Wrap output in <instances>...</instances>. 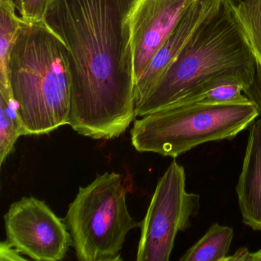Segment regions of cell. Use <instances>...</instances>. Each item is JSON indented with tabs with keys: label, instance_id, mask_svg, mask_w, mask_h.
<instances>
[{
	"label": "cell",
	"instance_id": "obj_1",
	"mask_svg": "<svg viewBox=\"0 0 261 261\" xmlns=\"http://www.w3.org/2000/svg\"><path fill=\"white\" fill-rule=\"evenodd\" d=\"M136 0H54L45 23L68 48L69 126L94 140L120 137L134 121L130 14Z\"/></svg>",
	"mask_w": 261,
	"mask_h": 261
},
{
	"label": "cell",
	"instance_id": "obj_2",
	"mask_svg": "<svg viewBox=\"0 0 261 261\" xmlns=\"http://www.w3.org/2000/svg\"><path fill=\"white\" fill-rule=\"evenodd\" d=\"M251 47L227 0H218L146 98L136 107L143 117L192 101L226 82H238L244 94L254 79Z\"/></svg>",
	"mask_w": 261,
	"mask_h": 261
},
{
	"label": "cell",
	"instance_id": "obj_3",
	"mask_svg": "<svg viewBox=\"0 0 261 261\" xmlns=\"http://www.w3.org/2000/svg\"><path fill=\"white\" fill-rule=\"evenodd\" d=\"M9 70L23 136L48 134L69 125L72 77L68 48L45 21L22 20Z\"/></svg>",
	"mask_w": 261,
	"mask_h": 261
},
{
	"label": "cell",
	"instance_id": "obj_4",
	"mask_svg": "<svg viewBox=\"0 0 261 261\" xmlns=\"http://www.w3.org/2000/svg\"><path fill=\"white\" fill-rule=\"evenodd\" d=\"M259 116L250 100L182 102L135 120L131 142L138 152L176 158L208 142L232 140L250 127Z\"/></svg>",
	"mask_w": 261,
	"mask_h": 261
},
{
	"label": "cell",
	"instance_id": "obj_5",
	"mask_svg": "<svg viewBox=\"0 0 261 261\" xmlns=\"http://www.w3.org/2000/svg\"><path fill=\"white\" fill-rule=\"evenodd\" d=\"M127 191L123 176L115 172L79 188L64 220L79 260H121L126 235L140 225L128 211Z\"/></svg>",
	"mask_w": 261,
	"mask_h": 261
},
{
	"label": "cell",
	"instance_id": "obj_6",
	"mask_svg": "<svg viewBox=\"0 0 261 261\" xmlns=\"http://www.w3.org/2000/svg\"><path fill=\"white\" fill-rule=\"evenodd\" d=\"M186 181L184 167L174 160L159 179L140 223L137 261H169L177 233L198 215L200 196L187 192Z\"/></svg>",
	"mask_w": 261,
	"mask_h": 261
},
{
	"label": "cell",
	"instance_id": "obj_7",
	"mask_svg": "<svg viewBox=\"0 0 261 261\" xmlns=\"http://www.w3.org/2000/svg\"><path fill=\"white\" fill-rule=\"evenodd\" d=\"M4 221L7 241L34 260H62L72 245L65 222L35 197L13 203Z\"/></svg>",
	"mask_w": 261,
	"mask_h": 261
},
{
	"label": "cell",
	"instance_id": "obj_8",
	"mask_svg": "<svg viewBox=\"0 0 261 261\" xmlns=\"http://www.w3.org/2000/svg\"><path fill=\"white\" fill-rule=\"evenodd\" d=\"M193 0H136L130 14L135 84Z\"/></svg>",
	"mask_w": 261,
	"mask_h": 261
},
{
	"label": "cell",
	"instance_id": "obj_9",
	"mask_svg": "<svg viewBox=\"0 0 261 261\" xmlns=\"http://www.w3.org/2000/svg\"><path fill=\"white\" fill-rule=\"evenodd\" d=\"M218 0H193L183 12L176 27L154 56L146 71L135 84L136 107L158 83L197 27L215 7Z\"/></svg>",
	"mask_w": 261,
	"mask_h": 261
},
{
	"label": "cell",
	"instance_id": "obj_10",
	"mask_svg": "<svg viewBox=\"0 0 261 261\" xmlns=\"http://www.w3.org/2000/svg\"><path fill=\"white\" fill-rule=\"evenodd\" d=\"M236 192L243 222L253 230H261V118L249 127Z\"/></svg>",
	"mask_w": 261,
	"mask_h": 261
},
{
	"label": "cell",
	"instance_id": "obj_11",
	"mask_svg": "<svg viewBox=\"0 0 261 261\" xmlns=\"http://www.w3.org/2000/svg\"><path fill=\"white\" fill-rule=\"evenodd\" d=\"M230 5L251 47L256 65L253 84L244 94L261 117V0H241Z\"/></svg>",
	"mask_w": 261,
	"mask_h": 261
},
{
	"label": "cell",
	"instance_id": "obj_12",
	"mask_svg": "<svg viewBox=\"0 0 261 261\" xmlns=\"http://www.w3.org/2000/svg\"><path fill=\"white\" fill-rule=\"evenodd\" d=\"M233 230L218 223L212 224L204 236L191 247L180 261H225L229 256Z\"/></svg>",
	"mask_w": 261,
	"mask_h": 261
},
{
	"label": "cell",
	"instance_id": "obj_13",
	"mask_svg": "<svg viewBox=\"0 0 261 261\" xmlns=\"http://www.w3.org/2000/svg\"><path fill=\"white\" fill-rule=\"evenodd\" d=\"M23 136L18 105L11 87L0 85V164L4 165Z\"/></svg>",
	"mask_w": 261,
	"mask_h": 261
},
{
	"label": "cell",
	"instance_id": "obj_14",
	"mask_svg": "<svg viewBox=\"0 0 261 261\" xmlns=\"http://www.w3.org/2000/svg\"><path fill=\"white\" fill-rule=\"evenodd\" d=\"M16 9L14 0H0V85L4 86H10V55L22 22Z\"/></svg>",
	"mask_w": 261,
	"mask_h": 261
},
{
	"label": "cell",
	"instance_id": "obj_15",
	"mask_svg": "<svg viewBox=\"0 0 261 261\" xmlns=\"http://www.w3.org/2000/svg\"><path fill=\"white\" fill-rule=\"evenodd\" d=\"M197 100L213 103H240L250 100L244 94V86L238 82H226L218 85Z\"/></svg>",
	"mask_w": 261,
	"mask_h": 261
},
{
	"label": "cell",
	"instance_id": "obj_16",
	"mask_svg": "<svg viewBox=\"0 0 261 261\" xmlns=\"http://www.w3.org/2000/svg\"><path fill=\"white\" fill-rule=\"evenodd\" d=\"M22 20L27 22H42L54 0H14Z\"/></svg>",
	"mask_w": 261,
	"mask_h": 261
},
{
	"label": "cell",
	"instance_id": "obj_17",
	"mask_svg": "<svg viewBox=\"0 0 261 261\" xmlns=\"http://www.w3.org/2000/svg\"><path fill=\"white\" fill-rule=\"evenodd\" d=\"M19 250H16L13 245L6 240L0 244V260L1 261H20L27 260L22 257Z\"/></svg>",
	"mask_w": 261,
	"mask_h": 261
},
{
	"label": "cell",
	"instance_id": "obj_18",
	"mask_svg": "<svg viewBox=\"0 0 261 261\" xmlns=\"http://www.w3.org/2000/svg\"><path fill=\"white\" fill-rule=\"evenodd\" d=\"M250 252L247 248H241L232 256H228L225 261L228 260H247Z\"/></svg>",
	"mask_w": 261,
	"mask_h": 261
},
{
	"label": "cell",
	"instance_id": "obj_19",
	"mask_svg": "<svg viewBox=\"0 0 261 261\" xmlns=\"http://www.w3.org/2000/svg\"><path fill=\"white\" fill-rule=\"evenodd\" d=\"M247 260H261V250H258V251L255 252V253H249Z\"/></svg>",
	"mask_w": 261,
	"mask_h": 261
},
{
	"label": "cell",
	"instance_id": "obj_20",
	"mask_svg": "<svg viewBox=\"0 0 261 261\" xmlns=\"http://www.w3.org/2000/svg\"><path fill=\"white\" fill-rule=\"evenodd\" d=\"M229 4H232V5H236L241 0H227Z\"/></svg>",
	"mask_w": 261,
	"mask_h": 261
}]
</instances>
